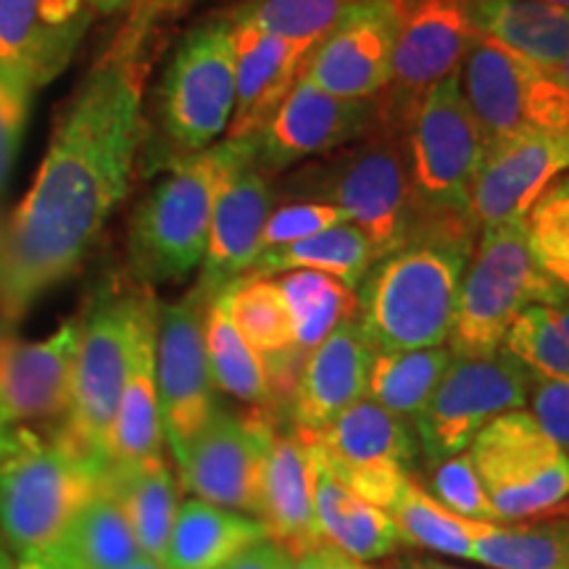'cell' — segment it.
Listing matches in <instances>:
<instances>
[{"instance_id":"6da1fadb","label":"cell","mask_w":569,"mask_h":569,"mask_svg":"<svg viewBox=\"0 0 569 569\" xmlns=\"http://www.w3.org/2000/svg\"><path fill=\"white\" fill-rule=\"evenodd\" d=\"M142 96L146 63L124 38L63 109L32 188L6 224L0 325L21 322L74 274L124 201L142 138Z\"/></svg>"},{"instance_id":"7a4b0ae2","label":"cell","mask_w":569,"mask_h":569,"mask_svg":"<svg viewBox=\"0 0 569 569\" xmlns=\"http://www.w3.org/2000/svg\"><path fill=\"white\" fill-rule=\"evenodd\" d=\"M475 227L427 224L382 256L356 290V322L375 353L446 346Z\"/></svg>"},{"instance_id":"3957f363","label":"cell","mask_w":569,"mask_h":569,"mask_svg":"<svg viewBox=\"0 0 569 569\" xmlns=\"http://www.w3.org/2000/svg\"><path fill=\"white\" fill-rule=\"evenodd\" d=\"M103 472L56 430L17 427L0 461V538L19 559L40 561L101 493Z\"/></svg>"},{"instance_id":"277c9868","label":"cell","mask_w":569,"mask_h":569,"mask_svg":"<svg viewBox=\"0 0 569 569\" xmlns=\"http://www.w3.org/2000/svg\"><path fill=\"white\" fill-rule=\"evenodd\" d=\"M277 193L288 201L330 203L369 234L380 259L419 230L411 201L401 134L377 130L322 159L306 161L284 177Z\"/></svg>"},{"instance_id":"5b68a950","label":"cell","mask_w":569,"mask_h":569,"mask_svg":"<svg viewBox=\"0 0 569 569\" xmlns=\"http://www.w3.org/2000/svg\"><path fill=\"white\" fill-rule=\"evenodd\" d=\"M232 153L234 140H222L182 156L134 209L127 256L142 284L182 282L201 269L213 201Z\"/></svg>"},{"instance_id":"8992f818","label":"cell","mask_w":569,"mask_h":569,"mask_svg":"<svg viewBox=\"0 0 569 569\" xmlns=\"http://www.w3.org/2000/svg\"><path fill=\"white\" fill-rule=\"evenodd\" d=\"M569 298L532 256L525 219L480 230L461 277L457 319L448 348L457 356L501 351L515 319L530 306H557Z\"/></svg>"},{"instance_id":"52a82bcc","label":"cell","mask_w":569,"mask_h":569,"mask_svg":"<svg viewBox=\"0 0 569 569\" xmlns=\"http://www.w3.org/2000/svg\"><path fill=\"white\" fill-rule=\"evenodd\" d=\"M419 227L472 224V188L486 142L461 96L459 74L440 82L401 130Z\"/></svg>"},{"instance_id":"ba28073f","label":"cell","mask_w":569,"mask_h":569,"mask_svg":"<svg viewBox=\"0 0 569 569\" xmlns=\"http://www.w3.org/2000/svg\"><path fill=\"white\" fill-rule=\"evenodd\" d=\"M146 296L101 290L80 317L69 411L56 432L103 469L106 438L124 388L134 325Z\"/></svg>"},{"instance_id":"9c48e42d","label":"cell","mask_w":569,"mask_h":569,"mask_svg":"<svg viewBox=\"0 0 569 569\" xmlns=\"http://www.w3.org/2000/svg\"><path fill=\"white\" fill-rule=\"evenodd\" d=\"M461 96L488 148L528 130L569 132V90L501 42L475 34L459 69Z\"/></svg>"},{"instance_id":"30bf717a","label":"cell","mask_w":569,"mask_h":569,"mask_svg":"<svg viewBox=\"0 0 569 569\" xmlns=\"http://www.w3.org/2000/svg\"><path fill=\"white\" fill-rule=\"evenodd\" d=\"M234 111V46L224 17L190 30L174 48L159 88V122L182 156L217 146Z\"/></svg>"},{"instance_id":"8fae6325","label":"cell","mask_w":569,"mask_h":569,"mask_svg":"<svg viewBox=\"0 0 569 569\" xmlns=\"http://www.w3.org/2000/svg\"><path fill=\"white\" fill-rule=\"evenodd\" d=\"M467 451L501 522L551 515L569 498V457L528 409L496 417Z\"/></svg>"},{"instance_id":"7c38bea8","label":"cell","mask_w":569,"mask_h":569,"mask_svg":"<svg viewBox=\"0 0 569 569\" xmlns=\"http://www.w3.org/2000/svg\"><path fill=\"white\" fill-rule=\"evenodd\" d=\"M530 372L507 351L457 356L440 377L422 415L417 438L430 465L465 453L486 425L528 403Z\"/></svg>"},{"instance_id":"4fadbf2b","label":"cell","mask_w":569,"mask_h":569,"mask_svg":"<svg viewBox=\"0 0 569 569\" xmlns=\"http://www.w3.org/2000/svg\"><path fill=\"white\" fill-rule=\"evenodd\" d=\"M475 34L467 0H409L396 34L388 88L377 96L382 130L401 134L419 103L459 74Z\"/></svg>"},{"instance_id":"5bb4252c","label":"cell","mask_w":569,"mask_h":569,"mask_svg":"<svg viewBox=\"0 0 569 569\" xmlns=\"http://www.w3.org/2000/svg\"><path fill=\"white\" fill-rule=\"evenodd\" d=\"M327 472L367 503L390 509L407 486L417 440L403 419L361 398L317 432H303Z\"/></svg>"},{"instance_id":"9a60e30c","label":"cell","mask_w":569,"mask_h":569,"mask_svg":"<svg viewBox=\"0 0 569 569\" xmlns=\"http://www.w3.org/2000/svg\"><path fill=\"white\" fill-rule=\"evenodd\" d=\"M206 301L193 288L156 315V386L163 443L180 465L188 446L213 417V380L203 340Z\"/></svg>"},{"instance_id":"2e32d148","label":"cell","mask_w":569,"mask_h":569,"mask_svg":"<svg viewBox=\"0 0 569 569\" xmlns=\"http://www.w3.org/2000/svg\"><path fill=\"white\" fill-rule=\"evenodd\" d=\"M377 130H382L377 98L348 101L301 77L274 117L248 140L253 146V161L272 177L336 153Z\"/></svg>"},{"instance_id":"e0dca14e","label":"cell","mask_w":569,"mask_h":569,"mask_svg":"<svg viewBox=\"0 0 569 569\" xmlns=\"http://www.w3.org/2000/svg\"><path fill=\"white\" fill-rule=\"evenodd\" d=\"M272 438L274 427L264 411L246 417L213 411L177 465L182 486L213 507L259 517Z\"/></svg>"},{"instance_id":"ac0fdd59","label":"cell","mask_w":569,"mask_h":569,"mask_svg":"<svg viewBox=\"0 0 569 569\" xmlns=\"http://www.w3.org/2000/svg\"><path fill=\"white\" fill-rule=\"evenodd\" d=\"M274 198L272 177L253 161L251 140H234V153L213 201L209 243L196 282L206 303L251 274L261 256V232Z\"/></svg>"},{"instance_id":"d6986e66","label":"cell","mask_w":569,"mask_h":569,"mask_svg":"<svg viewBox=\"0 0 569 569\" xmlns=\"http://www.w3.org/2000/svg\"><path fill=\"white\" fill-rule=\"evenodd\" d=\"M409 0H361L317 42L303 77L348 101H369L388 88L398 27Z\"/></svg>"},{"instance_id":"ffe728a7","label":"cell","mask_w":569,"mask_h":569,"mask_svg":"<svg viewBox=\"0 0 569 569\" xmlns=\"http://www.w3.org/2000/svg\"><path fill=\"white\" fill-rule=\"evenodd\" d=\"M77 340L80 319H67L42 340H27L0 325V422L61 427L69 411Z\"/></svg>"},{"instance_id":"44dd1931","label":"cell","mask_w":569,"mask_h":569,"mask_svg":"<svg viewBox=\"0 0 569 569\" xmlns=\"http://www.w3.org/2000/svg\"><path fill=\"white\" fill-rule=\"evenodd\" d=\"M569 174V132L528 130L488 148L472 188L478 230L517 222L559 177Z\"/></svg>"},{"instance_id":"7402d4cb","label":"cell","mask_w":569,"mask_h":569,"mask_svg":"<svg viewBox=\"0 0 569 569\" xmlns=\"http://www.w3.org/2000/svg\"><path fill=\"white\" fill-rule=\"evenodd\" d=\"M90 24L84 0H0V74L46 88L69 69Z\"/></svg>"},{"instance_id":"603a6c76","label":"cell","mask_w":569,"mask_h":569,"mask_svg":"<svg viewBox=\"0 0 569 569\" xmlns=\"http://www.w3.org/2000/svg\"><path fill=\"white\" fill-rule=\"evenodd\" d=\"M232 27L234 46V111L227 140H248L280 109L317 42L284 40L251 27Z\"/></svg>"},{"instance_id":"cb8c5ba5","label":"cell","mask_w":569,"mask_h":569,"mask_svg":"<svg viewBox=\"0 0 569 569\" xmlns=\"http://www.w3.org/2000/svg\"><path fill=\"white\" fill-rule=\"evenodd\" d=\"M315 478L317 459L309 438L301 430L293 436L274 432L256 519L267 528L269 540L290 557H303L325 546L317 530Z\"/></svg>"},{"instance_id":"d4e9b609","label":"cell","mask_w":569,"mask_h":569,"mask_svg":"<svg viewBox=\"0 0 569 569\" xmlns=\"http://www.w3.org/2000/svg\"><path fill=\"white\" fill-rule=\"evenodd\" d=\"M372 348L359 322L348 319L303 359L293 396V419L301 432H317L367 396Z\"/></svg>"},{"instance_id":"484cf974","label":"cell","mask_w":569,"mask_h":569,"mask_svg":"<svg viewBox=\"0 0 569 569\" xmlns=\"http://www.w3.org/2000/svg\"><path fill=\"white\" fill-rule=\"evenodd\" d=\"M156 315H159V303L148 293L138 315V325H134L122 396H119L117 415L106 438V469L163 457L159 386H156Z\"/></svg>"},{"instance_id":"4316f807","label":"cell","mask_w":569,"mask_h":569,"mask_svg":"<svg viewBox=\"0 0 569 569\" xmlns=\"http://www.w3.org/2000/svg\"><path fill=\"white\" fill-rule=\"evenodd\" d=\"M269 540L267 528L251 515L213 507L201 498L180 503L169 532L163 567L167 569H222L248 546Z\"/></svg>"},{"instance_id":"83f0119b","label":"cell","mask_w":569,"mask_h":569,"mask_svg":"<svg viewBox=\"0 0 569 569\" xmlns=\"http://www.w3.org/2000/svg\"><path fill=\"white\" fill-rule=\"evenodd\" d=\"M315 515L325 546H332V549L356 561H365V565L390 557L403 543L393 517L386 509L372 507L365 498L353 496L346 486H340L319 459L315 478Z\"/></svg>"},{"instance_id":"f1b7e54d","label":"cell","mask_w":569,"mask_h":569,"mask_svg":"<svg viewBox=\"0 0 569 569\" xmlns=\"http://www.w3.org/2000/svg\"><path fill=\"white\" fill-rule=\"evenodd\" d=\"M103 486L124 511L140 553L163 561L169 532L182 503L180 486L167 459L156 457L140 465L106 469Z\"/></svg>"},{"instance_id":"f546056e","label":"cell","mask_w":569,"mask_h":569,"mask_svg":"<svg viewBox=\"0 0 569 569\" xmlns=\"http://www.w3.org/2000/svg\"><path fill=\"white\" fill-rule=\"evenodd\" d=\"M475 30L540 69L569 56V13L538 0H467Z\"/></svg>"},{"instance_id":"4dcf8cb0","label":"cell","mask_w":569,"mask_h":569,"mask_svg":"<svg viewBox=\"0 0 569 569\" xmlns=\"http://www.w3.org/2000/svg\"><path fill=\"white\" fill-rule=\"evenodd\" d=\"M138 553L140 546L124 511L103 486L38 565L42 569H119Z\"/></svg>"},{"instance_id":"1f68e13d","label":"cell","mask_w":569,"mask_h":569,"mask_svg":"<svg viewBox=\"0 0 569 569\" xmlns=\"http://www.w3.org/2000/svg\"><path fill=\"white\" fill-rule=\"evenodd\" d=\"M472 561L488 569H569V519L472 522Z\"/></svg>"},{"instance_id":"d6a6232c","label":"cell","mask_w":569,"mask_h":569,"mask_svg":"<svg viewBox=\"0 0 569 569\" xmlns=\"http://www.w3.org/2000/svg\"><path fill=\"white\" fill-rule=\"evenodd\" d=\"M380 253L369 234L359 227L346 222L330 230H322L311 238L280 248V251L261 253L248 277H282L288 272H319L330 274L356 290L369 274Z\"/></svg>"},{"instance_id":"836d02e7","label":"cell","mask_w":569,"mask_h":569,"mask_svg":"<svg viewBox=\"0 0 569 569\" xmlns=\"http://www.w3.org/2000/svg\"><path fill=\"white\" fill-rule=\"evenodd\" d=\"M448 346L417 348V351L375 353L369 359L367 396L369 401L396 415L403 422H415L436 393L440 377L451 365Z\"/></svg>"},{"instance_id":"e575fe53","label":"cell","mask_w":569,"mask_h":569,"mask_svg":"<svg viewBox=\"0 0 569 569\" xmlns=\"http://www.w3.org/2000/svg\"><path fill=\"white\" fill-rule=\"evenodd\" d=\"M219 298L224 301L234 330L264 359V365L284 356H301L296 351L293 317H290L288 301H284L280 282L272 277H243Z\"/></svg>"},{"instance_id":"d590c367","label":"cell","mask_w":569,"mask_h":569,"mask_svg":"<svg viewBox=\"0 0 569 569\" xmlns=\"http://www.w3.org/2000/svg\"><path fill=\"white\" fill-rule=\"evenodd\" d=\"M203 340L213 388L224 390L251 407L264 409L272 403V388L264 359L234 330L222 298H211L203 315Z\"/></svg>"},{"instance_id":"8d00e7d4","label":"cell","mask_w":569,"mask_h":569,"mask_svg":"<svg viewBox=\"0 0 569 569\" xmlns=\"http://www.w3.org/2000/svg\"><path fill=\"white\" fill-rule=\"evenodd\" d=\"M280 288L293 317L296 351L309 356L338 325L356 319V290L330 274L288 272Z\"/></svg>"},{"instance_id":"74e56055","label":"cell","mask_w":569,"mask_h":569,"mask_svg":"<svg viewBox=\"0 0 569 569\" xmlns=\"http://www.w3.org/2000/svg\"><path fill=\"white\" fill-rule=\"evenodd\" d=\"M388 515L393 517L398 536L407 540V543L438 551L443 557L472 561L469 519L448 511L415 478L407 480V486L401 488V493L390 503Z\"/></svg>"},{"instance_id":"f35d334b","label":"cell","mask_w":569,"mask_h":569,"mask_svg":"<svg viewBox=\"0 0 569 569\" xmlns=\"http://www.w3.org/2000/svg\"><path fill=\"white\" fill-rule=\"evenodd\" d=\"M361 0H243L224 13L230 24L284 40L319 42Z\"/></svg>"},{"instance_id":"ab89813d","label":"cell","mask_w":569,"mask_h":569,"mask_svg":"<svg viewBox=\"0 0 569 569\" xmlns=\"http://www.w3.org/2000/svg\"><path fill=\"white\" fill-rule=\"evenodd\" d=\"M501 351H507L530 375L569 380V343L551 306L525 309L509 327Z\"/></svg>"},{"instance_id":"60d3db41","label":"cell","mask_w":569,"mask_h":569,"mask_svg":"<svg viewBox=\"0 0 569 569\" xmlns=\"http://www.w3.org/2000/svg\"><path fill=\"white\" fill-rule=\"evenodd\" d=\"M525 230L540 269L569 293V174L532 203Z\"/></svg>"},{"instance_id":"b9f144b4","label":"cell","mask_w":569,"mask_h":569,"mask_svg":"<svg viewBox=\"0 0 569 569\" xmlns=\"http://www.w3.org/2000/svg\"><path fill=\"white\" fill-rule=\"evenodd\" d=\"M430 488V496H436L453 515L472 519V522H501L478 472H475L469 451L432 465Z\"/></svg>"},{"instance_id":"7bdbcfd3","label":"cell","mask_w":569,"mask_h":569,"mask_svg":"<svg viewBox=\"0 0 569 569\" xmlns=\"http://www.w3.org/2000/svg\"><path fill=\"white\" fill-rule=\"evenodd\" d=\"M346 222V211H340L330 203L288 201L282 206H274L267 217L264 232H261V253L280 251V248H288L298 243V240H306L311 234Z\"/></svg>"},{"instance_id":"ee69618b","label":"cell","mask_w":569,"mask_h":569,"mask_svg":"<svg viewBox=\"0 0 569 569\" xmlns=\"http://www.w3.org/2000/svg\"><path fill=\"white\" fill-rule=\"evenodd\" d=\"M34 92L24 84L0 74V193L11 180L21 138H24L27 117H30Z\"/></svg>"},{"instance_id":"f6af8a7d","label":"cell","mask_w":569,"mask_h":569,"mask_svg":"<svg viewBox=\"0 0 569 569\" xmlns=\"http://www.w3.org/2000/svg\"><path fill=\"white\" fill-rule=\"evenodd\" d=\"M528 403L540 430L569 457V380L530 375Z\"/></svg>"},{"instance_id":"bcb514c9","label":"cell","mask_w":569,"mask_h":569,"mask_svg":"<svg viewBox=\"0 0 569 569\" xmlns=\"http://www.w3.org/2000/svg\"><path fill=\"white\" fill-rule=\"evenodd\" d=\"M290 561H293V557L288 551L280 549L272 540H261V543H253L246 551H240L222 569H290Z\"/></svg>"},{"instance_id":"7dc6e473","label":"cell","mask_w":569,"mask_h":569,"mask_svg":"<svg viewBox=\"0 0 569 569\" xmlns=\"http://www.w3.org/2000/svg\"><path fill=\"white\" fill-rule=\"evenodd\" d=\"M290 569H359V561L346 557L332 546H322V549L303 553V557H293Z\"/></svg>"},{"instance_id":"c3c4849f","label":"cell","mask_w":569,"mask_h":569,"mask_svg":"<svg viewBox=\"0 0 569 569\" xmlns=\"http://www.w3.org/2000/svg\"><path fill=\"white\" fill-rule=\"evenodd\" d=\"M0 569H42L38 561H27V559H19L17 553H13L9 546H6V540L0 538Z\"/></svg>"},{"instance_id":"681fc988","label":"cell","mask_w":569,"mask_h":569,"mask_svg":"<svg viewBox=\"0 0 569 569\" xmlns=\"http://www.w3.org/2000/svg\"><path fill=\"white\" fill-rule=\"evenodd\" d=\"M84 3L90 6L92 13H117V11L127 9L132 0H84Z\"/></svg>"},{"instance_id":"f907efd6","label":"cell","mask_w":569,"mask_h":569,"mask_svg":"<svg viewBox=\"0 0 569 569\" xmlns=\"http://www.w3.org/2000/svg\"><path fill=\"white\" fill-rule=\"evenodd\" d=\"M119 569H167V567H163V561H159V559L146 557V553H138V557H134L132 561H127V565Z\"/></svg>"},{"instance_id":"816d5d0a","label":"cell","mask_w":569,"mask_h":569,"mask_svg":"<svg viewBox=\"0 0 569 569\" xmlns=\"http://www.w3.org/2000/svg\"><path fill=\"white\" fill-rule=\"evenodd\" d=\"M551 311H553V317H557L561 332H565V338L569 343V298H565V301L557 306H551Z\"/></svg>"},{"instance_id":"f5cc1de1","label":"cell","mask_w":569,"mask_h":569,"mask_svg":"<svg viewBox=\"0 0 569 569\" xmlns=\"http://www.w3.org/2000/svg\"><path fill=\"white\" fill-rule=\"evenodd\" d=\"M13 430H17V427H9V425L0 422V461L6 459V453H9V448L13 443Z\"/></svg>"},{"instance_id":"db71d44e","label":"cell","mask_w":569,"mask_h":569,"mask_svg":"<svg viewBox=\"0 0 569 569\" xmlns=\"http://www.w3.org/2000/svg\"><path fill=\"white\" fill-rule=\"evenodd\" d=\"M411 567L415 569H467V567H453V565H446V561H411Z\"/></svg>"},{"instance_id":"11a10c76","label":"cell","mask_w":569,"mask_h":569,"mask_svg":"<svg viewBox=\"0 0 569 569\" xmlns=\"http://www.w3.org/2000/svg\"><path fill=\"white\" fill-rule=\"evenodd\" d=\"M553 74H557V77H559V82H561V84H565V88L569 90V56H567V59H565V61H561V63H559V67H557V69H553Z\"/></svg>"},{"instance_id":"9f6ffc18","label":"cell","mask_w":569,"mask_h":569,"mask_svg":"<svg viewBox=\"0 0 569 569\" xmlns=\"http://www.w3.org/2000/svg\"><path fill=\"white\" fill-rule=\"evenodd\" d=\"M538 3H546V6H553V9H561L569 13V0H538Z\"/></svg>"},{"instance_id":"6f0895ef","label":"cell","mask_w":569,"mask_h":569,"mask_svg":"<svg viewBox=\"0 0 569 569\" xmlns=\"http://www.w3.org/2000/svg\"><path fill=\"white\" fill-rule=\"evenodd\" d=\"M3 238H6V222L3 217H0V256H3Z\"/></svg>"},{"instance_id":"680465c9","label":"cell","mask_w":569,"mask_h":569,"mask_svg":"<svg viewBox=\"0 0 569 569\" xmlns=\"http://www.w3.org/2000/svg\"><path fill=\"white\" fill-rule=\"evenodd\" d=\"M393 569H415V567H411V561H401V565H396Z\"/></svg>"},{"instance_id":"91938a15","label":"cell","mask_w":569,"mask_h":569,"mask_svg":"<svg viewBox=\"0 0 569 569\" xmlns=\"http://www.w3.org/2000/svg\"><path fill=\"white\" fill-rule=\"evenodd\" d=\"M359 569H369V567L365 565V561H359Z\"/></svg>"}]
</instances>
